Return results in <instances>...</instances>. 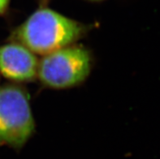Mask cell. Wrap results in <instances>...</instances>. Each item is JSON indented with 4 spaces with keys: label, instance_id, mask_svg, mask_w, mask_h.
Listing matches in <instances>:
<instances>
[{
    "label": "cell",
    "instance_id": "3957f363",
    "mask_svg": "<svg viewBox=\"0 0 160 159\" xmlns=\"http://www.w3.org/2000/svg\"><path fill=\"white\" fill-rule=\"evenodd\" d=\"M93 66L91 52L82 46H68L44 55L38 62V77L44 86L69 89L87 79Z\"/></svg>",
    "mask_w": 160,
    "mask_h": 159
},
{
    "label": "cell",
    "instance_id": "5b68a950",
    "mask_svg": "<svg viewBox=\"0 0 160 159\" xmlns=\"http://www.w3.org/2000/svg\"><path fill=\"white\" fill-rule=\"evenodd\" d=\"M10 3L11 0H0V16L8 12Z\"/></svg>",
    "mask_w": 160,
    "mask_h": 159
},
{
    "label": "cell",
    "instance_id": "6da1fadb",
    "mask_svg": "<svg viewBox=\"0 0 160 159\" xmlns=\"http://www.w3.org/2000/svg\"><path fill=\"white\" fill-rule=\"evenodd\" d=\"M88 30L85 24L41 6L13 31L11 39L32 53L46 55L73 44Z\"/></svg>",
    "mask_w": 160,
    "mask_h": 159
},
{
    "label": "cell",
    "instance_id": "277c9868",
    "mask_svg": "<svg viewBox=\"0 0 160 159\" xmlns=\"http://www.w3.org/2000/svg\"><path fill=\"white\" fill-rule=\"evenodd\" d=\"M38 61L34 53L16 42L0 46V75L18 83L30 82L38 77Z\"/></svg>",
    "mask_w": 160,
    "mask_h": 159
},
{
    "label": "cell",
    "instance_id": "8992f818",
    "mask_svg": "<svg viewBox=\"0 0 160 159\" xmlns=\"http://www.w3.org/2000/svg\"><path fill=\"white\" fill-rule=\"evenodd\" d=\"M89 2H101V1H104V0H87Z\"/></svg>",
    "mask_w": 160,
    "mask_h": 159
},
{
    "label": "cell",
    "instance_id": "7a4b0ae2",
    "mask_svg": "<svg viewBox=\"0 0 160 159\" xmlns=\"http://www.w3.org/2000/svg\"><path fill=\"white\" fill-rule=\"evenodd\" d=\"M35 129L29 96L14 84L0 86V145L22 149Z\"/></svg>",
    "mask_w": 160,
    "mask_h": 159
}]
</instances>
